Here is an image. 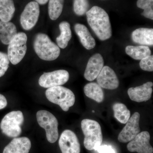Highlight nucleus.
<instances>
[{
	"mask_svg": "<svg viewBox=\"0 0 153 153\" xmlns=\"http://www.w3.org/2000/svg\"><path fill=\"white\" fill-rule=\"evenodd\" d=\"M81 128L85 136L84 146L88 150L96 151L103 140L101 126L96 121L85 119L81 123Z\"/></svg>",
	"mask_w": 153,
	"mask_h": 153,
	"instance_id": "2",
	"label": "nucleus"
},
{
	"mask_svg": "<svg viewBox=\"0 0 153 153\" xmlns=\"http://www.w3.org/2000/svg\"><path fill=\"white\" fill-rule=\"evenodd\" d=\"M74 29L81 44L85 49L91 50L94 48L96 46L95 40L85 25L76 24L74 25Z\"/></svg>",
	"mask_w": 153,
	"mask_h": 153,
	"instance_id": "18",
	"label": "nucleus"
},
{
	"mask_svg": "<svg viewBox=\"0 0 153 153\" xmlns=\"http://www.w3.org/2000/svg\"><path fill=\"white\" fill-rule=\"evenodd\" d=\"M36 2L41 5H44L48 2L49 0H35Z\"/></svg>",
	"mask_w": 153,
	"mask_h": 153,
	"instance_id": "32",
	"label": "nucleus"
},
{
	"mask_svg": "<svg viewBox=\"0 0 153 153\" xmlns=\"http://www.w3.org/2000/svg\"><path fill=\"white\" fill-rule=\"evenodd\" d=\"M89 3L88 0H74L73 10L76 15L82 16L88 10Z\"/></svg>",
	"mask_w": 153,
	"mask_h": 153,
	"instance_id": "27",
	"label": "nucleus"
},
{
	"mask_svg": "<svg viewBox=\"0 0 153 153\" xmlns=\"http://www.w3.org/2000/svg\"><path fill=\"white\" fill-rule=\"evenodd\" d=\"M99 85L102 88L114 90L119 86V80L114 71L108 66H103L97 77Z\"/></svg>",
	"mask_w": 153,
	"mask_h": 153,
	"instance_id": "13",
	"label": "nucleus"
},
{
	"mask_svg": "<svg viewBox=\"0 0 153 153\" xmlns=\"http://www.w3.org/2000/svg\"><path fill=\"white\" fill-rule=\"evenodd\" d=\"M10 62L7 54L0 52V77L5 74L9 68Z\"/></svg>",
	"mask_w": 153,
	"mask_h": 153,
	"instance_id": "28",
	"label": "nucleus"
},
{
	"mask_svg": "<svg viewBox=\"0 0 153 153\" xmlns=\"http://www.w3.org/2000/svg\"><path fill=\"white\" fill-rule=\"evenodd\" d=\"M7 105L6 97L2 94H0V110L5 108Z\"/></svg>",
	"mask_w": 153,
	"mask_h": 153,
	"instance_id": "31",
	"label": "nucleus"
},
{
	"mask_svg": "<svg viewBox=\"0 0 153 153\" xmlns=\"http://www.w3.org/2000/svg\"><path fill=\"white\" fill-rule=\"evenodd\" d=\"M40 7L36 1H31L25 7L20 17V23L25 30L33 29L37 24L39 15Z\"/></svg>",
	"mask_w": 153,
	"mask_h": 153,
	"instance_id": "9",
	"label": "nucleus"
},
{
	"mask_svg": "<svg viewBox=\"0 0 153 153\" xmlns=\"http://www.w3.org/2000/svg\"><path fill=\"white\" fill-rule=\"evenodd\" d=\"M64 0H49L48 13L50 19L57 20L62 13Z\"/></svg>",
	"mask_w": 153,
	"mask_h": 153,
	"instance_id": "25",
	"label": "nucleus"
},
{
	"mask_svg": "<svg viewBox=\"0 0 153 153\" xmlns=\"http://www.w3.org/2000/svg\"><path fill=\"white\" fill-rule=\"evenodd\" d=\"M86 15L88 25L100 40L105 41L111 38L112 30L106 11L98 6H94L86 12Z\"/></svg>",
	"mask_w": 153,
	"mask_h": 153,
	"instance_id": "1",
	"label": "nucleus"
},
{
	"mask_svg": "<svg viewBox=\"0 0 153 153\" xmlns=\"http://www.w3.org/2000/svg\"><path fill=\"white\" fill-rule=\"evenodd\" d=\"M104 60L101 54L96 53L89 58L84 76L85 79L92 81L97 78L104 66Z\"/></svg>",
	"mask_w": 153,
	"mask_h": 153,
	"instance_id": "14",
	"label": "nucleus"
},
{
	"mask_svg": "<svg viewBox=\"0 0 153 153\" xmlns=\"http://www.w3.org/2000/svg\"><path fill=\"white\" fill-rule=\"evenodd\" d=\"M114 116L120 123L126 124L131 117L130 111L125 105L116 102L113 105Z\"/></svg>",
	"mask_w": 153,
	"mask_h": 153,
	"instance_id": "24",
	"label": "nucleus"
},
{
	"mask_svg": "<svg viewBox=\"0 0 153 153\" xmlns=\"http://www.w3.org/2000/svg\"><path fill=\"white\" fill-rule=\"evenodd\" d=\"M27 41V35L20 32L17 33L9 44L7 55L10 62L13 65L20 63L26 55Z\"/></svg>",
	"mask_w": 153,
	"mask_h": 153,
	"instance_id": "7",
	"label": "nucleus"
},
{
	"mask_svg": "<svg viewBox=\"0 0 153 153\" xmlns=\"http://www.w3.org/2000/svg\"><path fill=\"white\" fill-rule=\"evenodd\" d=\"M34 48L38 57L46 61L56 60L60 55L59 47L44 33H38L36 35L34 41Z\"/></svg>",
	"mask_w": 153,
	"mask_h": 153,
	"instance_id": "3",
	"label": "nucleus"
},
{
	"mask_svg": "<svg viewBox=\"0 0 153 153\" xmlns=\"http://www.w3.org/2000/svg\"><path fill=\"white\" fill-rule=\"evenodd\" d=\"M59 147L62 153H80L79 140L74 132L66 130L61 134L59 140Z\"/></svg>",
	"mask_w": 153,
	"mask_h": 153,
	"instance_id": "11",
	"label": "nucleus"
},
{
	"mask_svg": "<svg viewBox=\"0 0 153 153\" xmlns=\"http://www.w3.org/2000/svg\"><path fill=\"white\" fill-rule=\"evenodd\" d=\"M38 124L45 129L47 140L51 143H55L59 137L58 123L57 118L51 112L40 110L36 114Z\"/></svg>",
	"mask_w": 153,
	"mask_h": 153,
	"instance_id": "6",
	"label": "nucleus"
},
{
	"mask_svg": "<svg viewBox=\"0 0 153 153\" xmlns=\"http://www.w3.org/2000/svg\"><path fill=\"white\" fill-rule=\"evenodd\" d=\"M137 5L138 7L144 10L142 16L153 20V0H138Z\"/></svg>",
	"mask_w": 153,
	"mask_h": 153,
	"instance_id": "26",
	"label": "nucleus"
},
{
	"mask_svg": "<svg viewBox=\"0 0 153 153\" xmlns=\"http://www.w3.org/2000/svg\"><path fill=\"white\" fill-rule=\"evenodd\" d=\"M84 92L88 98L100 103L103 101L104 98V93L102 87L98 83L89 82L85 85Z\"/></svg>",
	"mask_w": 153,
	"mask_h": 153,
	"instance_id": "20",
	"label": "nucleus"
},
{
	"mask_svg": "<svg viewBox=\"0 0 153 153\" xmlns=\"http://www.w3.org/2000/svg\"><path fill=\"white\" fill-rule=\"evenodd\" d=\"M46 96L49 101L58 105L63 111H68L75 101L74 94L70 89L63 86L49 88L46 90Z\"/></svg>",
	"mask_w": 153,
	"mask_h": 153,
	"instance_id": "4",
	"label": "nucleus"
},
{
	"mask_svg": "<svg viewBox=\"0 0 153 153\" xmlns=\"http://www.w3.org/2000/svg\"><path fill=\"white\" fill-rule=\"evenodd\" d=\"M96 151L99 153H116L113 148L111 146L108 145L100 146L97 149Z\"/></svg>",
	"mask_w": 153,
	"mask_h": 153,
	"instance_id": "30",
	"label": "nucleus"
},
{
	"mask_svg": "<svg viewBox=\"0 0 153 153\" xmlns=\"http://www.w3.org/2000/svg\"><path fill=\"white\" fill-rule=\"evenodd\" d=\"M131 39L134 43L143 46H153L152 28H140L131 33Z\"/></svg>",
	"mask_w": 153,
	"mask_h": 153,
	"instance_id": "17",
	"label": "nucleus"
},
{
	"mask_svg": "<svg viewBox=\"0 0 153 153\" xmlns=\"http://www.w3.org/2000/svg\"><path fill=\"white\" fill-rule=\"evenodd\" d=\"M17 34L16 27L10 22L0 21V41L5 45H9Z\"/></svg>",
	"mask_w": 153,
	"mask_h": 153,
	"instance_id": "19",
	"label": "nucleus"
},
{
	"mask_svg": "<svg viewBox=\"0 0 153 153\" xmlns=\"http://www.w3.org/2000/svg\"><path fill=\"white\" fill-rule=\"evenodd\" d=\"M69 78V73L65 70L45 72L38 80L39 85L45 88L60 86L65 84Z\"/></svg>",
	"mask_w": 153,
	"mask_h": 153,
	"instance_id": "8",
	"label": "nucleus"
},
{
	"mask_svg": "<svg viewBox=\"0 0 153 153\" xmlns=\"http://www.w3.org/2000/svg\"><path fill=\"white\" fill-rule=\"evenodd\" d=\"M60 35L56 38L57 46L59 48L65 49L72 37L70 25L67 22H62L59 25Z\"/></svg>",
	"mask_w": 153,
	"mask_h": 153,
	"instance_id": "21",
	"label": "nucleus"
},
{
	"mask_svg": "<svg viewBox=\"0 0 153 153\" xmlns=\"http://www.w3.org/2000/svg\"><path fill=\"white\" fill-rule=\"evenodd\" d=\"M153 85L152 82H147L140 86L130 88L128 90L129 97L136 102L147 101L152 97Z\"/></svg>",
	"mask_w": 153,
	"mask_h": 153,
	"instance_id": "15",
	"label": "nucleus"
},
{
	"mask_svg": "<svg viewBox=\"0 0 153 153\" xmlns=\"http://www.w3.org/2000/svg\"><path fill=\"white\" fill-rule=\"evenodd\" d=\"M31 147V141L28 138L16 137L6 146L3 153H29Z\"/></svg>",
	"mask_w": 153,
	"mask_h": 153,
	"instance_id": "16",
	"label": "nucleus"
},
{
	"mask_svg": "<svg viewBox=\"0 0 153 153\" xmlns=\"http://www.w3.org/2000/svg\"><path fill=\"white\" fill-rule=\"evenodd\" d=\"M92 112H93V113H94V111H92Z\"/></svg>",
	"mask_w": 153,
	"mask_h": 153,
	"instance_id": "33",
	"label": "nucleus"
},
{
	"mask_svg": "<svg viewBox=\"0 0 153 153\" xmlns=\"http://www.w3.org/2000/svg\"><path fill=\"white\" fill-rule=\"evenodd\" d=\"M13 0H0V20L7 22L13 19L15 13Z\"/></svg>",
	"mask_w": 153,
	"mask_h": 153,
	"instance_id": "22",
	"label": "nucleus"
},
{
	"mask_svg": "<svg viewBox=\"0 0 153 153\" xmlns=\"http://www.w3.org/2000/svg\"><path fill=\"white\" fill-rule=\"evenodd\" d=\"M140 68L144 71H153V56L151 55L141 60L140 63Z\"/></svg>",
	"mask_w": 153,
	"mask_h": 153,
	"instance_id": "29",
	"label": "nucleus"
},
{
	"mask_svg": "<svg viewBox=\"0 0 153 153\" xmlns=\"http://www.w3.org/2000/svg\"><path fill=\"white\" fill-rule=\"evenodd\" d=\"M24 117L21 111H13L6 115L1 121L0 128L4 134L9 137H17L22 132L21 126Z\"/></svg>",
	"mask_w": 153,
	"mask_h": 153,
	"instance_id": "5",
	"label": "nucleus"
},
{
	"mask_svg": "<svg viewBox=\"0 0 153 153\" xmlns=\"http://www.w3.org/2000/svg\"><path fill=\"white\" fill-rule=\"evenodd\" d=\"M150 135L149 132H141L128 144L127 148L130 152L138 153H153V148L150 143Z\"/></svg>",
	"mask_w": 153,
	"mask_h": 153,
	"instance_id": "12",
	"label": "nucleus"
},
{
	"mask_svg": "<svg viewBox=\"0 0 153 153\" xmlns=\"http://www.w3.org/2000/svg\"><path fill=\"white\" fill-rule=\"evenodd\" d=\"M126 52L133 59L141 60L151 55V49L146 46H128L126 48Z\"/></svg>",
	"mask_w": 153,
	"mask_h": 153,
	"instance_id": "23",
	"label": "nucleus"
},
{
	"mask_svg": "<svg viewBox=\"0 0 153 153\" xmlns=\"http://www.w3.org/2000/svg\"><path fill=\"white\" fill-rule=\"evenodd\" d=\"M140 114L136 112L126 123L125 126L119 134L118 140L120 143H126L134 139L140 132L139 125Z\"/></svg>",
	"mask_w": 153,
	"mask_h": 153,
	"instance_id": "10",
	"label": "nucleus"
}]
</instances>
